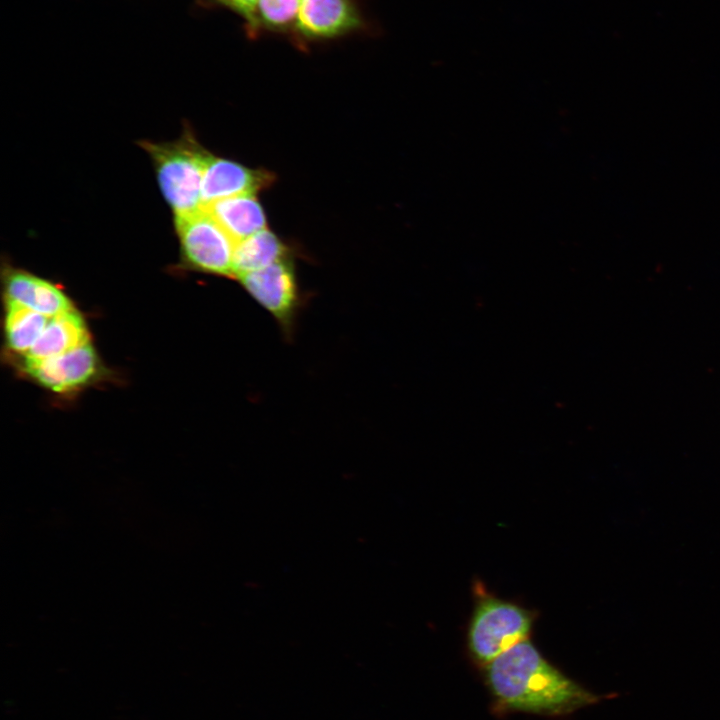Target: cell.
I'll use <instances>...</instances> for the list:
<instances>
[{
    "instance_id": "cell-10",
    "label": "cell",
    "mask_w": 720,
    "mask_h": 720,
    "mask_svg": "<svg viewBox=\"0 0 720 720\" xmlns=\"http://www.w3.org/2000/svg\"><path fill=\"white\" fill-rule=\"evenodd\" d=\"M203 209L217 220L235 242L266 229L265 213L254 194L223 198Z\"/></svg>"
},
{
    "instance_id": "cell-7",
    "label": "cell",
    "mask_w": 720,
    "mask_h": 720,
    "mask_svg": "<svg viewBox=\"0 0 720 720\" xmlns=\"http://www.w3.org/2000/svg\"><path fill=\"white\" fill-rule=\"evenodd\" d=\"M271 183L272 175L265 170L251 169L208 152L203 170L202 206L231 196L255 194Z\"/></svg>"
},
{
    "instance_id": "cell-6",
    "label": "cell",
    "mask_w": 720,
    "mask_h": 720,
    "mask_svg": "<svg viewBox=\"0 0 720 720\" xmlns=\"http://www.w3.org/2000/svg\"><path fill=\"white\" fill-rule=\"evenodd\" d=\"M24 371L54 392L76 390L92 381L99 369L97 354L90 342L67 353L44 359L25 358Z\"/></svg>"
},
{
    "instance_id": "cell-13",
    "label": "cell",
    "mask_w": 720,
    "mask_h": 720,
    "mask_svg": "<svg viewBox=\"0 0 720 720\" xmlns=\"http://www.w3.org/2000/svg\"><path fill=\"white\" fill-rule=\"evenodd\" d=\"M50 317L7 300L5 334L8 347L27 354L37 342Z\"/></svg>"
},
{
    "instance_id": "cell-15",
    "label": "cell",
    "mask_w": 720,
    "mask_h": 720,
    "mask_svg": "<svg viewBox=\"0 0 720 720\" xmlns=\"http://www.w3.org/2000/svg\"><path fill=\"white\" fill-rule=\"evenodd\" d=\"M242 16L252 29L257 28V5L259 0H211Z\"/></svg>"
},
{
    "instance_id": "cell-1",
    "label": "cell",
    "mask_w": 720,
    "mask_h": 720,
    "mask_svg": "<svg viewBox=\"0 0 720 720\" xmlns=\"http://www.w3.org/2000/svg\"><path fill=\"white\" fill-rule=\"evenodd\" d=\"M487 680L496 698L512 710L555 716L599 701L544 659L528 639L491 661Z\"/></svg>"
},
{
    "instance_id": "cell-2",
    "label": "cell",
    "mask_w": 720,
    "mask_h": 720,
    "mask_svg": "<svg viewBox=\"0 0 720 720\" xmlns=\"http://www.w3.org/2000/svg\"><path fill=\"white\" fill-rule=\"evenodd\" d=\"M153 160L159 186L175 216L202 209V179L208 151L188 130L168 143L143 141Z\"/></svg>"
},
{
    "instance_id": "cell-8",
    "label": "cell",
    "mask_w": 720,
    "mask_h": 720,
    "mask_svg": "<svg viewBox=\"0 0 720 720\" xmlns=\"http://www.w3.org/2000/svg\"><path fill=\"white\" fill-rule=\"evenodd\" d=\"M361 17L351 0H302L297 30L313 39L332 38L358 29Z\"/></svg>"
},
{
    "instance_id": "cell-3",
    "label": "cell",
    "mask_w": 720,
    "mask_h": 720,
    "mask_svg": "<svg viewBox=\"0 0 720 720\" xmlns=\"http://www.w3.org/2000/svg\"><path fill=\"white\" fill-rule=\"evenodd\" d=\"M468 626V647L475 660L489 664L514 645L528 639L534 613L516 603L477 591Z\"/></svg>"
},
{
    "instance_id": "cell-14",
    "label": "cell",
    "mask_w": 720,
    "mask_h": 720,
    "mask_svg": "<svg viewBox=\"0 0 720 720\" xmlns=\"http://www.w3.org/2000/svg\"><path fill=\"white\" fill-rule=\"evenodd\" d=\"M302 0H259L257 5V28L271 30L287 29L297 21Z\"/></svg>"
},
{
    "instance_id": "cell-5",
    "label": "cell",
    "mask_w": 720,
    "mask_h": 720,
    "mask_svg": "<svg viewBox=\"0 0 720 720\" xmlns=\"http://www.w3.org/2000/svg\"><path fill=\"white\" fill-rule=\"evenodd\" d=\"M237 279L247 293L273 316L283 333L291 336L301 306V295L289 257L242 274Z\"/></svg>"
},
{
    "instance_id": "cell-9",
    "label": "cell",
    "mask_w": 720,
    "mask_h": 720,
    "mask_svg": "<svg viewBox=\"0 0 720 720\" xmlns=\"http://www.w3.org/2000/svg\"><path fill=\"white\" fill-rule=\"evenodd\" d=\"M7 300L14 301L47 317L70 311L73 305L55 284L20 270L8 271L5 278Z\"/></svg>"
},
{
    "instance_id": "cell-4",
    "label": "cell",
    "mask_w": 720,
    "mask_h": 720,
    "mask_svg": "<svg viewBox=\"0 0 720 720\" xmlns=\"http://www.w3.org/2000/svg\"><path fill=\"white\" fill-rule=\"evenodd\" d=\"M184 261L192 268L234 278L236 242L205 209L175 216Z\"/></svg>"
},
{
    "instance_id": "cell-11",
    "label": "cell",
    "mask_w": 720,
    "mask_h": 720,
    "mask_svg": "<svg viewBox=\"0 0 720 720\" xmlns=\"http://www.w3.org/2000/svg\"><path fill=\"white\" fill-rule=\"evenodd\" d=\"M89 342L82 316L74 309L49 318L41 336L26 354L32 359L58 356Z\"/></svg>"
},
{
    "instance_id": "cell-12",
    "label": "cell",
    "mask_w": 720,
    "mask_h": 720,
    "mask_svg": "<svg viewBox=\"0 0 720 720\" xmlns=\"http://www.w3.org/2000/svg\"><path fill=\"white\" fill-rule=\"evenodd\" d=\"M288 258L287 247L268 229H263L239 242L234 252V278Z\"/></svg>"
}]
</instances>
